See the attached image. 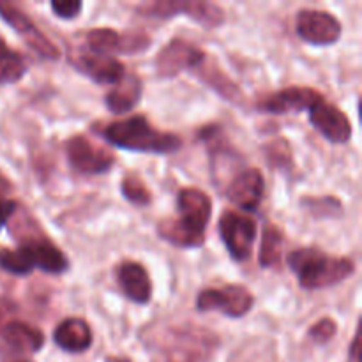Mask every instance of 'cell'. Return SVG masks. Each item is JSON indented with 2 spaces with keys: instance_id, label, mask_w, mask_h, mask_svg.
Masks as SVG:
<instances>
[{
  "instance_id": "6da1fadb",
  "label": "cell",
  "mask_w": 362,
  "mask_h": 362,
  "mask_svg": "<svg viewBox=\"0 0 362 362\" xmlns=\"http://www.w3.org/2000/svg\"><path fill=\"white\" fill-rule=\"evenodd\" d=\"M101 136L108 144L131 152L144 154H173L182 147L180 136L159 131L144 115L115 120L101 129Z\"/></svg>"
},
{
  "instance_id": "7a4b0ae2",
  "label": "cell",
  "mask_w": 362,
  "mask_h": 362,
  "mask_svg": "<svg viewBox=\"0 0 362 362\" xmlns=\"http://www.w3.org/2000/svg\"><path fill=\"white\" fill-rule=\"evenodd\" d=\"M288 265L306 290L334 286L356 272V264L350 258L329 257L317 247H303L290 253Z\"/></svg>"
},
{
  "instance_id": "3957f363",
  "label": "cell",
  "mask_w": 362,
  "mask_h": 362,
  "mask_svg": "<svg viewBox=\"0 0 362 362\" xmlns=\"http://www.w3.org/2000/svg\"><path fill=\"white\" fill-rule=\"evenodd\" d=\"M219 336L198 325L170 327L163 336L166 362H205L218 350Z\"/></svg>"
},
{
  "instance_id": "277c9868",
  "label": "cell",
  "mask_w": 362,
  "mask_h": 362,
  "mask_svg": "<svg viewBox=\"0 0 362 362\" xmlns=\"http://www.w3.org/2000/svg\"><path fill=\"white\" fill-rule=\"evenodd\" d=\"M141 14L151 18H172L177 14H186L198 23L209 28L225 23V13L219 6L202 0H158L138 7Z\"/></svg>"
},
{
  "instance_id": "5b68a950",
  "label": "cell",
  "mask_w": 362,
  "mask_h": 362,
  "mask_svg": "<svg viewBox=\"0 0 362 362\" xmlns=\"http://www.w3.org/2000/svg\"><path fill=\"white\" fill-rule=\"evenodd\" d=\"M219 235L235 262H246L253 251L257 221L250 214L226 211L219 219Z\"/></svg>"
},
{
  "instance_id": "8992f818",
  "label": "cell",
  "mask_w": 362,
  "mask_h": 362,
  "mask_svg": "<svg viewBox=\"0 0 362 362\" xmlns=\"http://www.w3.org/2000/svg\"><path fill=\"white\" fill-rule=\"evenodd\" d=\"M255 297L246 286L226 285L223 288H207L198 293L197 308L200 311L218 310L230 318H243L253 310Z\"/></svg>"
},
{
  "instance_id": "52a82bcc",
  "label": "cell",
  "mask_w": 362,
  "mask_h": 362,
  "mask_svg": "<svg viewBox=\"0 0 362 362\" xmlns=\"http://www.w3.org/2000/svg\"><path fill=\"white\" fill-rule=\"evenodd\" d=\"M64 148H66L69 165L81 175H99V173L108 172L115 163L112 152L90 141L83 134L71 136Z\"/></svg>"
},
{
  "instance_id": "ba28073f",
  "label": "cell",
  "mask_w": 362,
  "mask_h": 362,
  "mask_svg": "<svg viewBox=\"0 0 362 362\" xmlns=\"http://www.w3.org/2000/svg\"><path fill=\"white\" fill-rule=\"evenodd\" d=\"M205 60L204 49L184 39H173L158 53L154 66L159 78H175L184 71L198 69Z\"/></svg>"
},
{
  "instance_id": "9c48e42d",
  "label": "cell",
  "mask_w": 362,
  "mask_h": 362,
  "mask_svg": "<svg viewBox=\"0 0 362 362\" xmlns=\"http://www.w3.org/2000/svg\"><path fill=\"white\" fill-rule=\"evenodd\" d=\"M0 16L7 25L14 28L21 37L27 41V45L34 49L37 55H41L46 60H59L60 49L46 37L45 32L39 30L37 25L34 23L30 16L20 7L11 2H2L0 0Z\"/></svg>"
},
{
  "instance_id": "30bf717a",
  "label": "cell",
  "mask_w": 362,
  "mask_h": 362,
  "mask_svg": "<svg viewBox=\"0 0 362 362\" xmlns=\"http://www.w3.org/2000/svg\"><path fill=\"white\" fill-rule=\"evenodd\" d=\"M296 30L303 41L317 46H331L341 37V23L327 11L303 9L297 14Z\"/></svg>"
},
{
  "instance_id": "8fae6325",
  "label": "cell",
  "mask_w": 362,
  "mask_h": 362,
  "mask_svg": "<svg viewBox=\"0 0 362 362\" xmlns=\"http://www.w3.org/2000/svg\"><path fill=\"white\" fill-rule=\"evenodd\" d=\"M87 46L92 53L112 55V53H140L151 46V37L141 32L119 34L113 28H92L85 35Z\"/></svg>"
},
{
  "instance_id": "7c38bea8",
  "label": "cell",
  "mask_w": 362,
  "mask_h": 362,
  "mask_svg": "<svg viewBox=\"0 0 362 362\" xmlns=\"http://www.w3.org/2000/svg\"><path fill=\"white\" fill-rule=\"evenodd\" d=\"M18 246L23 247L30 257L34 269H41L48 274H62L69 267L66 255L55 246L49 239H46L41 228L32 230L30 233L18 237Z\"/></svg>"
},
{
  "instance_id": "4fadbf2b",
  "label": "cell",
  "mask_w": 362,
  "mask_h": 362,
  "mask_svg": "<svg viewBox=\"0 0 362 362\" xmlns=\"http://www.w3.org/2000/svg\"><path fill=\"white\" fill-rule=\"evenodd\" d=\"M322 99H325L324 95L311 87H286L262 99L258 103V110L274 115L306 112V110L310 112Z\"/></svg>"
},
{
  "instance_id": "5bb4252c",
  "label": "cell",
  "mask_w": 362,
  "mask_h": 362,
  "mask_svg": "<svg viewBox=\"0 0 362 362\" xmlns=\"http://www.w3.org/2000/svg\"><path fill=\"white\" fill-rule=\"evenodd\" d=\"M71 64L76 67L78 73L85 74L99 85H115L126 76L124 64L112 55L80 52L71 57Z\"/></svg>"
},
{
  "instance_id": "9a60e30c",
  "label": "cell",
  "mask_w": 362,
  "mask_h": 362,
  "mask_svg": "<svg viewBox=\"0 0 362 362\" xmlns=\"http://www.w3.org/2000/svg\"><path fill=\"white\" fill-rule=\"evenodd\" d=\"M310 120L318 133L324 134L332 144H346L352 138V122L336 105H331L325 99L310 110Z\"/></svg>"
},
{
  "instance_id": "2e32d148",
  "label": "cell",
  "mask_w": 362,
  "mask_h": 362,
  "mask_svg": "<svg viewBox=\"0 0 362 362\" xmlns=\"http://www.w3.org/2000/svg\"><path fill=\"white\" fill-rule=\"evenodd\" d=\"M177 209L180 216L177 221L182 223L189 230L197 233H204L207 230L212 216V202L204 191L197 187H184L177 194Z\"/></svg>"
},
{
  "instance_id": "e0dca14e",
  "label": "cell",
  "mask_w": 362,
  "mask_h": 362,
  "mask_svg": "<svg viewBox=\"0 0 362 362\" xmlns=\"http://www.w3.org/2000/svg\"><path fill=\"white\" fill-rule=\"evenodd\" d=\"M2 349L0 354L28 357L37 354L45 346V334L41 329L32 327L25 322H9L0 332Z\"/></svg>"
},
{
  "instance_id": "ac0fdd59",
  "label": "cell",
  "mask_w": 362,
  "mask_h": 362,
  "mask_svg": "<svg viewBox=\"0 0 362 362\" xmlns=\"http://www.w3.org/2000/svg\"><path fill=\"white\" fill-rule=\"evenodd\" d=\"M264 189L265 180L260 170L247 168L233 177V180L226 187V197L237 207L244 209L247 212H253L262 204Z\"/></svg>"
},
{
  "instance_id": "d6986e66",
  "label": "cell",
  "mask_w": 362,
  "mask_h": 362,
  "mask_svg": "<svg viewBox=\"0 0 362 362\" xmlns=\"http://www.w3.org/2000/svg\"><path fill=\"white\" fill-rule=\"evenodd\" d=\"M117 283L129 300L147 304L152 297V281L147 269L138 262H122L117 267Z\"/></svg>"
},
{
  "instance_id": "ffe728a7",
  "label": "cell",
  "mask_w": 362,
  "mask_h": 362,
  "mask_svg": "<svg viewBox=\"0 0 362 362\" xmlns=\"http://www.w3.org/2000/svg\"><path fill=\"white\" fill-rule=\"evenodd\" d=\"M53 341L67 354H83L92 346V329L83 318H66L57 325Z\"/></svg>"
},
{
  "instance_id": "44dd1931",
  "label": "cell",
  "mask_w": 362,
  "mask_h": 362,
  "mask_svg": "<svg viewBox=\"0 0 362 362\" xmlns=\"http://www.w3.org/2000/svg\"><path fill=\"white\" fill-rule=\"evenodd\" d=\"M141 80L136 74L126 73V76L113 85L112 90L106 94L105 105L113 113H127L140 103L141 98Z\"/></svg>"
},
{
  "instance_id": "7402d4cb",
  "label": "cell",
  "mask_w": 362,
  "mask_h": 362,
  "mask_svg": "<svg viewBox=\"0 0 362 362\" xmlns=\"http://www.w3.org/2000/svg\"><path fill=\"white\" fill-rule=\"evenodd\" d=\"M158 233L166 243L177 247H200L205 243V235L186 228L175 219H165L158 225Z\"/></svg>"
},
{
  "instance_id": "603a6c76",
  "label": "cell",
  "mask_w": 362,
  "mask_h": 362,
  "mask_svg": "<svg viewBox=\"0 0 362 362\" xmlns=\"http://www.w3.org/2000/svg\"><path fill=\"white\" fill-rule=\"evenodd\" d=\"M205 62H207V60H205ZM205 62L198 67V71H197L198 76H200L202 80L209 85V87L214 88L219 95H223L226 101H230V103L243 101L244 95H243V92H240V88L237 87V85L233 83V81L230 80L225 73H221L218 67L205 66Z\"/></svg>"
},
{
  "instance_id": "cb8c5ba5",
  "label": "cell",
  "mask_w": 362,
  "mask_h": 362,
  "mask_svg": "<svg viewBox=\"0 0 362 362\" xmlns=\"http://www.w3.org/2000/svg\"><path fill=\"white\" fill-rule=\"evenodd\" d=\"M281 250H283V232L276 228L274 225L265 226L262 233L260 246V265L265 269L278 267L281 264Z\"/></svg>"
},
{
  "instance_id": "d4e9b609",
  "label": "cell",
  "mask_w": 362,
  "mask_h": 362,
  "mask_svg": "<svg viewBox=\"0 0 362 362\" xmlns=\"http://www.w3.org/2000/svg\"><path fill=\"white\" fill-rule=\"evenodd\" d=\"M0 269L14 276H27L34 271L30 257L21 246L16 250H0Z\"/></svg>"
},
{
  "instance_id": "484cf974",
  "label": "cell",
  "mask_w": 362,
  "mask_h": 362,
  "mask_svg": "<svg viewBox=\"0 0 362 362\" xmlns=\"http://www.w3.org/2000/svg\"><path fill=\"white\" fill-rule=\"evenodd\" d=\"M27 73V62L20 53L7 49V52L0 53V85L14 83V81L21 80Z\"/></svg>"
},
{
  "instance_id": "4316f807",
  "label": "cell",
  "mask_w": 362,
  "mask_h": 362,
  "mask_svg": "<svg viewBox=\"0 0 362 362\" xmlns=\"http://www.w3.org/2000/svg\"><path fill=\"white\" fill-rule=\"evenodd\" d=\"M120 191L126 197L127 202L134 205H140V207H145L152 202V194L148 191V187L145 186V182L141 180L140 175L136 173H129L122 179L120 182Z\"/></svg>"
},
{
  "instance_id": "83f0119b",
  "label": "cell",
  "mask_w": 362,
  "mask_h": 362,
  "mask_svg": "<svg viewBox=\"0 0 362 362\" xmlns=\"http://www.w3.org/2000/svg\"><path fill=\"white\" fill-rule=\"evenodd\" d=\"M303 207H306L310 214L317 216V218H334V216H341L343 212L341 202L334 197L304 198Z\"/></svg>"
},
{
  "instance_id": "f1b7e54d",
  "label": "cell",
  "mask_w": 362,
  "mask_h": 362,
  "mask_svg": "<svg viewBox=\"0 0 362 362\" xmlns=\"http://www.w3.org/2000/svg\"><path fill=\"white\" fill-rule=\"evenodd\" d=\"M264 151L272 168H288L292 165V148L285 138L269 141Z\"/></svg>"
},
{
  "instance_id": "f546056e",
  "label": "cell",
  "mask_w": 362,
  "mask_h": 362,
  "mask_svg": "<svg viewBox=\"0 0 362 362\" xmlns=\"http://www.w3.org/2000/svg\"><path fill=\"white\" fill-rule=\"evenodd\" d=\"M336 332H338L336 322L332 320V318H322V320H318L317 324L310 329V338L313 339V341L324 345V343H329L334 338Z\"/></svg>"
},
{
  "instance_id": "4dcf8cb0",
  "label": "cell",
  "mask_w": 362,
  "mask_h": 362,
  "mask_svg": "<svg viewBox=\"0 0 362 362\" xmlns=\"http://www.w3.org/2000/svg\"><path fill=\"white\" fill-rule=\"evenodd\" d=\"M83 4L80 0H53L52 11L62 20H73L81 13Z\"/></svg>"
},
{
  "instance_id": "1f68e13d",
  "label": "cell",
  "mask_w": 362,
  "mask_h": 362,
  "mask_svg": "<svg viewBox=\"0 0 362 362\" xmlns=\"http://www.w3.org/2000/svg\"><path fill=\"white\" fill-rule=\"evenodd\" d=\"M20 205L14 200H7V198H0V228L9 221L14 216V212L18 211Z\"/></svg>"
},
{
  "instance_id": "d6a6232c",
  "label": "cell",
  "mask_w": 362,
  "mask_h": 362,
  "mask_svg": "<svg viewBox=\"0 0 362 362\" xmlns=\"http://www.w3.org/2000/svg\"><path fill=\"white\" fill-rule=\"evenodd\" d=\"M349 362H361V334H359V329H357L356 336H354L352 345H350Z\"/></svg>"
},
{
  "instance_id": "836d02e7",
  "label": "cell",
  "mask_w": 362,
  "mask_h": 362,
  "mask_svg": "<svg viewBox=\"0 0 362 362\" xmlns=\"http://www.w3.org/2000/svg\"><path fill=\"white\" fill-rule=\"evenodd\" d=\"M0 362H32L28 357L13 356V354H0Z\"/></svg>"
},
{
  "instance_id": "e575fe53",
  "label": "cell",
  "mask_w": 362,
  "mask_h": 362,
  "mask_svg": "<svg viewBox=\"0 0 362 362\" xmlns=\"http://www.w3.org/2000/svg\"><path fill=\"white\" fill-rule=\"evenodd\" d=\"M11 189H13V186H11V180L6 179V177L0 173V197H2V194H6V193H9Z\"/></svg>"
},
{
  "instance_id": "d590c367",
  "label": "cell",
  "mask_w": 362,
  "mask_h": 362,
  "mask_svg": "<svg viewBox=\"0 0 362 362\" xmlns=\"http://www.w3.org/2000/svg\"><path fill=\"white\" fill-rule=\"evenodd\" d=\"M105 362H131L129 359H126V357H115V356H110L106 357Z\"/></svg>"
},
{
  "instance_id": "8d00e7d4",
  "label": "cell",
  "mask_w": 362,
  "mask_h": 362,
  "mask_svg": "<svg viewBox=\"0 0 362 362\" xmlns=\"http://www.w3.org/2000/svg\"><path fill=\"white\" fill-rule=\"evenodd\" d=\"M7 313V304L6 303H0V320L4 318V315Z\"/></svg>"
},
{
  "instance_id": "74e56055",
  "label": "cell",
  "mask_w": 362,
  "mask_h": 362,
  "mask_svg": "<svg viewBox=\"0 0 362 362\" xmlns=\"http://www.w3.org/2000/svg\"><path fill=\"white\" fill-rule=\"evenodd\" d=\"M7 49H9V48H7V45H6V42H4V39H0V53L7 52Z\"/></svg>"
}]
</instances>
